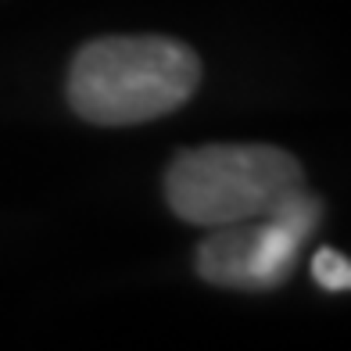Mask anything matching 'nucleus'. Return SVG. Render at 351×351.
Returning <instances> with one entry per match:
<instances>
[{
    "mask_svg": "<svg viewBox=\"0 0 351 351\" xmlns=\"http://www.w3.org/2000/svg\"><path fill=\"white\" fill-rule=\"evenodd\" d=\"M201 58L172 36H101L69 65V108L90 125H140L180 111L201 86Z\"/></svg>",
    "mask_w": 351,
    "mask_h": 351,
    "instance_id": "obj_1",
    "label": "nucleus"
},
{
    "mask_svg": "<svg viewBox=\"0 0 351 351\" xmlns=\"http://www.w3.org/2000/svg\"><path fill=\"white\" fill-rule=\"evenodd\" d=\"M298 186H305V169L276 143H201L165 169L172 215L208 230L262 219Z\"/></svg>",
    "mask_w": 351,
    "mask_h": 351,
    "instance_id": "obj_2",
    "label": "nucleus"
},
{
    "mask_svg": "<svg viewBox=\"0 0 351 351\" xmlns=\"http://www.w3.org/2000/svg\"><path fill=\"white\" fill-rule=\"evenodd\" d=\"M319 197L298 186L262 219L215 226V233L197 247L201 280L226 291H273L291 280L301 247L319 226Z\"/></svg>",
    "mask_w": 351,
    "mask_h": 351,
    "instance_id": "obj_3",
    "label": "nucleus"
},
{
    "mask_svg": "<svg viewBox=\"0 0 351 351\" xmlns=\"http://www.w3.org/2000/svg\"><path fill=\"white\" fill-rule=\"evenodd\" d=\"M312 276L323 291H333V294L351 291V262L333 247H319L312 254Z\"/></svg>",
    "mask_w": 351,
    "mask_h": 351,
    "instance_id": "obj_4",
    "label": "nucleus"
}]
</instances>
